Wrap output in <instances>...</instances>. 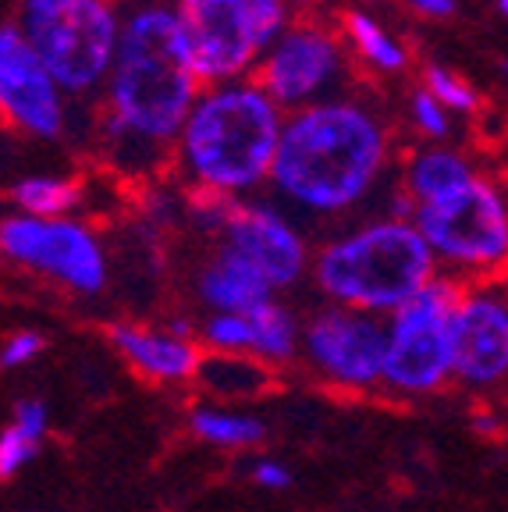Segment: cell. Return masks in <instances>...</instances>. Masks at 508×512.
Returning <instances> with one entry per match:
<instances>
[{
	"label": "cell",
	"mask_w": 508,
	"mask_h": 512,
	"mask_svg": "<svg viewBox=\"0 0 508 512\" xmlns=\"http://www.w3.org/2000/svg\"><path fill=\"white\" fill-rule=\"evenodd\" d=\"M199 338L214 352L253 356V324H249V313H210L199 324Z\"/></svg>",
	"instance_id": "obj_23"
},
{
	"label": "cell",
	"mask_w": 508,
	"mask_h": 512,
	"mask_svg": "<svg viewBox=\"0 0 508 512\" xmlns=\"http://www.w3.org/2000/svg\"><path fill=\"white\" fill-rule=\"evenodd\" d=\"M43 345H47V338L40 331H15L8 342L0 345V370H15L32 363L43 352Z\"/></svg>",
	"instance_id": "obj_28"
},
{
	"label": "cell",
	"mask_w": 508,
	"mask_h": 512,
	"mask_svg": "<svg viewBox=\"0 0 508 512\" xmlns=\"http://www.w3.org/2000/svg\"><path fill=\"white\" fill-rule=\"evenodd\" d=\"M0 256L32 274L57 281V285L96 296L107 285V253L93 228L72 217H43L11 214L0 221Z\"/></svg>",
	"instance_id": "obj_8"
},
{
	"label": "cell",
	"mask_w": 508,
	"mask_h": 512,
	"mask_svg": "<svg viewBox=\"0 0 508 512\" xmlns=\"http://www.w3.org/2000/svg\"><path fill=\"white\" fill-rule=\"evenodd\" d=\"M36 452H40V441H32L15 424L8 431H0V480H11L15 473H22L36 459Z\"/></svg>",
	"instance_id": "obj_27"
},
{
	"label": "cell",
	"mask_w": 508,
	"mask_h": 512,
	"mask_svg": "<svg viewBox=\"0 0 508 512\" xmlns=\"http://www.w3.org/2000/svg\"><path fill=\"white\" fill-rule=\"evenodd\" d=\"M189 427L196 438L217 448H253L267 438V427H263L260 416L231 413V409L217 406H196L189 413Z\"/></svg>",
	"instance_id": "obj_21"
},
{
	"label": "cell",
	"mask_w": 508,
	"mask_h": 512,
	"mask_svg": "<svg viewBox=\"0 0 508 512\" xmlns=\"http://www.w3.org/2000/svg\"><path fill=\"white\" fill-rule=\"evenodd\" d=\"M0 114L36 139H61L68 128V96L15 22L0 25Z\"/></svg>",
	"instance_id": "obj_12"
},
{
	"label": "cell",
	"mask_w": 508,
	"mask_h": 512,
	"mask_svg": "<svg viewBox=\"0 0 508 512\" xmlns=\"http://www.w3.org/2000/svg\"><path fill=\"white\" fill-rule=\"evenodd\" d=\"M299 356L324 381L349 392H370L384 381L388 320L327 303L302 324Z\"/></svg>",
	"instance_id": "obj_10"
},
{
	"label": "cell",
	"mask_w": 508,
	"mask_h": 512,
	"mask_svg": "<svg viewBox=\"0 0 508 512\" xmlns=\"http://www.w3.org/2000/svg\"><path fill=\"white\" fill-rule=\"evenodd\" d=\"M366 4H374V0H366Z\"/></svg>",
	"instance_id": "obj_35"
},
{
	"label": "cell",
	"mask_w": 508,
	"mask_h": 512,
	"mask_svg": "<svg viewBox=\"0 0 508 512\" xmlns=\"http://www.w3.org/2000/svg\"><path fill=\"white\" fill-rule=\"evenodd\" d=\"M249 324H253V356L260 363H278L281 367V363L299 356L302 324L278 296L249 313Z\"/></svg>",
	"instance_id": "obj_19"
},
{
	"label": "cell",
	"mask_w": 508,
	"mask_h": 512,
	"mask_svg": "<svg viewBox=\"0 0 508 512\" xmlns=\"http://www.w3.org/2000/svg\"><path fill=\"white\" fill-rule=\"evenodd\" d=\"M196 381L203 384V392L217 395V399H253L270 384V367L256 356L214 352V356H203Z\"/></svg>",
	"instance_id": "obj_18"
},
{
	"label": "cell",
	"mask_w": 508,
	"mask_h": 512,
	"mask_svg": "<svg viewBox=\"0 0 508 512\" xmlns=\"http://www.w3.org/2000/svg\"><path fill=\"white\" fill-rule=\"evenodd\" d=\"M473 178H477V171H473V164L459 150H448V146L434 143V146H420L413 157L405 160L402 192L416 207H427V203L455 196Z\"/></svg>",
	"instance_id": "obj_17"
},
{
	"label": "cell",
	"mask_w": 508,
	"mask_h": 512,
	"mask_svg": "<svg viewBox=\"0 0 508 512\" xmlns=\"http://www.w3.org/2000/svg\"><path fill=\"white\" fill-rule=\"evenodd\" d=\"M498 11H501V15L508 18V0H498Z\"/></svg>",
	"instance_id": "obj_33"
},
{
	"label": "cell",
	"mask_w": 508,
	"mask_h": 512,
	"mask_svg": "<svg viewBox=\"0 0 508 512\" xmlns=\"http://www.w3.org/2000/svg\"><path fill=\"white\" fill-rule=\"evenodd\" d=\"M413 224L455 278H494L508 267V196L491 178L477 175L455 196L416 207Z\"/></svg>",
	"instance_id": "obj_6"
},
{
	"label": "cell",
	"mask_w": 508,
	"mask_h": 512,
	"mask_svg": "<svg viewBox=\"0 0 508 512\" xmlns=\"http://www.w3.org/2000/svg\"><path fill=\"white\" fill-rule=\"evenodd\" d=\"M249 477H253L256 488H267V491H281L292 484V470L285 463H278V459H256Z\"/></svg>",
	"instance_id": "obj_30"
},
{
	"label": "cell",
	"mask_w": 508,
	"mask_h": 512,
	"mask_svg": "<svg viewBox=\"0 0 508 512\" xmlns=\"http://www.w3.org/2000/svg\"><path fill=\"white\" fill-rule=\"evenodd\" d=\"M11 203L18 214L25 217H43V221H57L68 217L82 203V189L72 178H50V175H29L22 182L11 185Z\"/></svg>",
	"instance_id": "obj_20"
},
{
	"label": "cell",
	"mask_w": 508,
	"mask_h": 512,
	"mask_svg": "<svg viewBox=\"0 0 508 512\" xmlns=\"http://www.w3.org/2000/svg\"><path fill=\"white\" fill-rule=\"evenodd\" d=\"M221 242L246 256L274 292L295 288L313 264L302 232L278 203L235 200L221 228Z\"/></svg>",
	"instance_id": "obj_13"
},
{
	"label": "cell",
	"mask_w": 508,
	"mask_h": 512,
	"mask_svg": "<svg viewBox=\"0 0 508 512\" xmlns=\"http://www.w3.org/2000/svg\"><path fill=\"white\" fill-rule=\"evenodd\" d=\"M104 89V139L114 150L132 160L175 150L203 82L192 64L185 25L171 4H143L128 11Z\"/></svg>",
	"instance_id": "obj_2"
},
{
	"label": "cell",
	"mask_w": 508,
	"mask_h": 512,
	"mask_svg": "<svg viewBox=\"0 0 508 512\" xmlns=\"http://www.w3.org/2000/svg\"><path fill=\"white\" fill-rule=\"evenodd\" d=\"M409 111H413V125L423 139H434V143L437 139H448V132H452V118H448V111L437 104L427 89H416L413 100H409Z\"/></svg>",
	"instance_id": "obj_26"
},
{
	"label": "cell",
	"mask_w": 508,
	"mask_h": 512,
	"mask_svg": "<svg viewBox=\"0 0 508 512\" xmlns=\"http://www.w3.org/2000/svg\"><path fill=\"white\" fill-rule=\"evenodd\" d=\"M466 285L455 274H434L402 310L388 317L384 388L395 395H430L452 377V317Z\"/></svg>",
	"instance_id": "obj_7"
},
{
	"label": "cell",
	"mask_w": 508,
	"mask_h": 512,
	"mask_svg": "<svg viewBox=\"0 0 508 512\" xmlns=\"http://www.w3.org/2000/svg\"><path fill=\"white\" fill-rule=\"evenodd\" d=\"M249 15H253L260 47L267 50L278 36L288 32L295 11H292V0H249Z\"/></svg>",
	"instance_id": "obj_25"
},
{
	"label": "cell",
	"mask_w": 508,
	"mask_h": 512,
	"mask_svg": "<svg viewBox=\"0 0 508 512\" xmlns=\"http://www.w3.org/2000/svg\"><path fill=\"white\" fill-rule=\"evenodd\" d=\"M413 11L420 15H430V18H448L455 15V0H405Z\"/></svg>",
	"instance_id": "obj_31"
},
{
	"label": "cell",
	"mask_w": 508,
	"mask_h": 512,
	"mask_svg": "<svg viewBox=\"0 0 508 512\" xmlns=\"http://www.w3.org/2000/svg\"><path fill=\"white\" fill-rule=\"evenodd\" d=\"M310 271L331 306L391 317L434 281L437 260L413 221L384 214L327 239Z\"/></svg>",
	"instance_id": "obj_4"
},
{
	"label": "cell",
	"mask_w": 508,
	"mask_h": 512,
	"mask_svg": "<svg viewBox=\"0 0 508 512\" xmlns=\"http://www.w3.org/2000/svg\"><path fill=\"white\" fill-rule=\"evenodd\" d=\"M11 424H15L22 434H29L32 441H43V434H47V424H50L47 406H43L40 399H22L15 406V420H11Z\"/></svg>",
	"instance_id": "obj_29"
},
{
	"label": "cell",
	"mask_w": 508,
	"mask_h": 512,
	"mask_svg": "<svg viewBox=\"0 0 508 512\" xmlns=\"http://www.w3.org/2000/svg\"><path fill=\"white\" fill-rule=\"evenodd\" d=\"M452 377L466 388H494L508 377V292L466 288L452 317Z\"/></svg>",
	"instance_id": "obj_14"
},
{
	"label": "cell",
	"mask_w": 508,
	"mask_h": 512,
	"mask_svg": "<svg viewBox=\"0 0 508 512\" xmlns=\"http://www.w3.org/2000/svg\"><path fill=\"white\" fill-rule=\"evenodd\" d=\"M185 25L196 75L207 86L242 82L256 72L263 57L249 0H175Z\"/></svg>",
	"instance_id": "obj_11"
},
{
	"label": "cell",
	"mask_w": 508,
	"mask_h": 512,
	"mask_svg": "<svg viewBox=\"0 0 508 512\" xmlns=\"http://www.w3.org/2000/svg\"><path fill=\"white\" fill-rule=\"evenodd\" d=\"M342 79L345 50L338 36L327 25L306 22V18L292 22L285 36H278L263 50L253 72L256 86L285 114L342 96Z\"/></svg>",
	"instance_id": "obj_9"
},
{
	"label": "cell",
	"mask_w": 508,
	"mask_h": 512,
	"mask_svg": "<svg viewBox=\"0 0 508 512\" xmlns=\"http://www.w3.org/2000/svg\"><path fill=\"white\" fill-rule=\"evenodd\" d=\"M391 171V128L356 96L285 114L270 192L288 217L334 221L363 210Z\"/></svg>",
	"instance_id": "obj_1"
},
{
	"label": "cell",
	"mask_w": 508,
	"mask_h": 512,
	"mask_svg": "<svg viewBox=\"0 0 508 512\" xmlns=\"http://www.w3.org/2000/svg\"><path fill=\"white\" fill-rule=\"evenodd\" d=\"M501 72H505V79H508V61H505V64H501Z\"/></svg>",
	"instance_id": "obj_34"
},
{
	"label": "cell",
	"mask_w": 508,
	"mask_h": 512,
	"mask_svg": "<svg viewBox=\"0 0 508 512\" xmlns=\"http://www.w3.org/2000/svg\"><path fill=\"white\" fill-rule=\"evenodd\" d=\"M306 4H310V0H292V11H299V8H306Z\"/></svg>",
	"instance_id": "obj_32"
},
{
	"label": "cell",
	"mask_w": 508,
	"mask_h": 512,
	"mask_svg": "<svg viewBox=\"0 0 508 512\" xmlns=\"http://www.w3.org/2000/svg\"><path fill=\"white\" fill-rule=\"evenodd\" d=\"M345 36H349L352 50L363 57L366 64H374L377 72H402L409 64V54L398 40H391L388 32L381 29L377 18H370L366 11H345Z\"/></svg>",
	"instance_id": "obj_22"
},
{
	"label": "cell",
	"mask_w": 508,
	"mask_h": 512,
	"mask_svg": "<svg viewBox=\"0 0 508 512\" xmlns=\"http://www.w3.org/2000/svg\"><path fill=\"white\" fill-rule=\"evenodd\" d=\"M423 82H427V93L434 96L437 104L445 107V111H455V114H477L480 107V96L473 86L459 79L455 72L441 68V64H427V72H423Z\"/></svg>",
	"instance_id": "obj_24"
},
{
	"label": "cell",
	"mask_w": 508,
	"mask_h": 512,
	"mask_svg": "<svg viewBox=\"0 0 508 512\" xmlns=\"http://www.w3.org/2000/svg\"><path fill=\"white\" fill-rule=\"evenodd\" d=\"M196 292L214 313H253L278 296L246 256L224 242H217L214 256L199 267Z\"/></svg>",
	"instance_id": "obj_16"
},
{
	"label": "cell",
	"mask_w": 508,
	"mask_h": 512,
	"mask_svg": "<svg viewBox=\"0 0 508 512\" xmlns=\"http://www.w3.org/2000/svg\"><path fill=\"white\" fill-rule=\"evenodd\" d=\"M111 345L135 367L143 377L157 384H185L196 377L199 349L185 338L171 335L167 328H143V324H111L107 331Z\"/></svg>",
	"instance_id": "obj_15"
},
{
	"label": "cell",
	"mask_w": 508,
	"mask_h": 512,
	"mask_svg": "<svg viewBox=\"0 0 508 512\" xmlns=\"http://www.w3.org/2000/svg\"><path fill=\"white\" fill-rule=\"evenodd\" d=\"M281 128L285 111L253 79L207 86L178 132L175 160L196 189L235 200L267 185Z\"/></svg>",
	"instance_id": "obj_3"
},
{
	"label": "cell",
	"mask_w": 508,
	"mask_h": 512,
	"mask_svg": "<svg viewBox=\"0 0 508 512\" xmlns=\"http://www.w3.org/2000/svg\"><path fill=\"white\" fill-rule=\"evenodd\" d=\"M121 22L114 0H22L15 25L64 96H89L107 86Z\"/></svg>",
	"instance_id": "obj_5"
}]
</instances>
